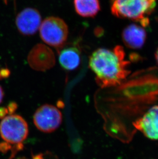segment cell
Segmentation results:
<instances>
[{
  "label": "cell",
  "mask_w": 158,
  "mask_h": 159,
  "mask_svg": "<svg viewBox=\"0 0 158 159\" xmlns=\"http://www.w3.org/2000/svg\"><path fill=\"white\" fill-rule=\"evenodd\" d=\"M130 62L125 60L122 47L117 45L112 50L99 48L90 57L89 66L95 75V80L102 88L120 86L130 71Z\"/></svg>",
  "instance_id": "obj_1"
},
{
  "label": "cell",
  "mask_w": 158,
  "mask_h": 159,
  "mask_svg": "<svg viewBox=\"0 0 158 159\" xmlns=\"http://www.w3.org/2000/svg\"><path fill=\"white\" fill-rule=\"evenodd\" d=\"M152 0H111V11L113 15L140 23L143 27L149 23V16L155 7Z\"/></svg>",
  "instance_id": "obj_2"
},
{
  "label": "cell",
  "mask_w": 158,
  "mask_h": 159,
  "mask_svg": "<svg viewBox=\"0 0 158 159\" xmlns=\"http://www.w3.org/2000/svg\"><path fill=\"white\" fill-rule=\"evenodd\" d=\"M27 122L21 116L11 114L2 120L0 124V134L7 143L22 147V143L29 134Z\"/></svg>",
  "instance_id": "obj_3"
},
{
  "label": "cell",
  "mask_w": 158,
  "mask_h": 159,
  "mask_svg": "<svg viewBox=\"0 0 158 159\" xmlns=\"http://www.w3.org/2000/svg\"><path fill=\"white\" fill-rule=\"evenodd\" d=\"M41 38L48 45L60 48L65 43L68 34L67 24L57 17L45 19L40 26Z\"/></svg>",
  "instance_id": "obj_4"
},
{
  "label": "cell",
  "mask_w": 158,
  "mask_h": 159,
  "mask_svg": "<svg viewBox=\"0 0 158 159\" xmlns=\"http://www.w3.org/2000/svg\"><path fill=\"white\" fill-rule=\"evenodd\" d=\"M34 125L39 130L50 133L56 130L62 122V114L55 106L45 104L39 107L33 116Z\"/></svg>",
  "instance_id": "obj_5"
},
{
  "label": "cell",
  "mask_w": 158,
  "mask_h": 159,
  "mask_svg": "<svg viewBox=\"0 0 158 159\" xmlns=\"http://www.w3.org/2000/svg\"><path fill=\"white\" fill-rule=\"evenodd\" d=\"M29 65L33 69L45 71L50 69L55 63L54 52L50 48L42 44L36 45L28 57Z\"/></svg>",
  "instance_id": "obj_6"
},
{
  "label": "cell",
  "mask_w": 158,
  "mask_h": 159,
  "mask_svg": "<svg viewBox=\"0 0 158 159\" xmlns=\"http://www.w3.org/2000/svg\"><path fill=\"white\" fill-rule=\"evenodd\" d=\"M133 125L146 138L158 140V106L149 108L133 123Z\"/></svg>",
  "instance_id": "obj_7"
},
{
  "label": "cell",
  "mask_w": 158,
  "mask_h": 159,
  "mask_svg": "<svg viewBox=\"0 0 158 159\" xmlns=\"http://www.w3.org/2000/svg\"><path fill=\"white\" fill-rule=\"evenodd\" d=\"M41 22V17L39 11L32 8H27L18 14L16 25L22 34L33 35L37 32Z\"/></svg>",
  "instance_id": "obj_8"
},
{
  "label": "cell",
  "mask_w": 158,
  "mask_h": 159,
  "mask_svg": "<svg viewBox=\"0 0 158 159\" xmlns=\"http://www.w3.org/2000/svg\"><path fill=\"white\" fill-rule=\"evenodd\" d=\"M123 41L128 48L138 50L144 44L146 39V31L143 27L136 24H130L122 32Z\"/></svg>",
  "instance_id": "obj_9"
},
{
  "label": "cell",
  "mask_w": 158,
  "mask_h": 159,
  "mask_svg": "<svg viewBox=\"0 0 158 159\" xmlns=\"http://www.w3.org/2000/svg\"><path fill=\"white\" fill-rule=\"evenodd\" d=\"M59 60L64 69L68 71L76 69L80 63V52L77 47L65 48L60 52Z\"/></svg>",
  "instance_id": "obj_10"
},
{
  "label": "cell",
  "mask_w": 158,
  "mask_h": 159,
  "mask_svg": "<svg viewBox=\"0 0 158 159\" xmlns=\"http://www.w3.org/2000/svg\"><path fill=\"white\" fill-rule=\"evenodd\" d=\"M75 10L83 17H94L100 10L99 0H74Z\"/></svg>",
  "instance_id": "obj_11"
},
{
  "label": "cell",
  "mask_w": 158,
  "mask_h": 159,
  "mask_svg": "<svg viewBox=\"0 0 158 159\" xmlns=\"http://www.w3.org/2000/svg\"><path fill=\"white\" fill-rule=\"evenodd\" d=\"M3 97H4V92H3V89L0 86V104L3 100Z\"/></svg>",
  "instance_id": "obj_12"
},
{
  "label": "cell",
  "mask_w": 158,
  "mask_h": 159,
  "mask_svg": "<svg viewBox=\"0 0 158 159\" xmlns=\"http://www.w3.org/2000/svg\"><path fill=\"white\" fill-rule=\"evenodd\" d=\"M155 58L156 61H157V63L158 64V48L155 53Z\"/></svg>",
  "instance_id": "obj_13"
},
{
  "label": "cell",
  "mask_w": 158,
  "mask_h": 159,
  "mask_svg": "<svg viewBox=\"0 0 158 159\" xmlns=\"http://www.w3.org/2000/svg\"><path fill=\"white\" fill-rule=\"evenodd\" d=\"M152 1H156V0H152Z\"/></svg>",
  "instance_id": "obj_14"
}]
</instances>
